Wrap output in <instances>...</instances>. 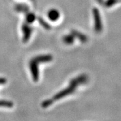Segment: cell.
Masks as SVG:
<instances>
[{
	"instance_id": "cell-7",
	"label": "cell",
	"mask_w": 121,
	"mask_h": 121,
	"mask_svg": "<svg viewBox=\"0 0 121 121\" xmlns=\"http://www.w3.org/2000/svg\"><path fill=\"white\" fill-rule=\"evenodd\" d=\"M71 34L75 37V38H77L82 43H86L88 41V37L84 34H82L80 32L76 31V30H72Z\"/></svg>"
},
{
	"instance_id": "cell-5",
	"label": "cell",
	"mask_w": 121,
	"mask_h": 121,
	"mask_svg": "<svg viewBox=\"0 0 121 121\" xmlns=\"http://www.w3.org/2000/svg\"><path fill=\"white\" fill-rule=\"evenodd\" d=\"M33 59L39 64L40 63L50 62L53 59V56L50 54H44V55H40V56L34 57Z\"/></svg>"
},
{
	"instance_id": "cell-14",
	"label": "cell",
	"mask_w": 121,
	"mask_h": 121,
	"mask_svg": "<svg viewBox=\"0 0 121 121\" xmlns=\"http://www.w3.org/2000/svg\"><path fill=\"white\" fill-rule=\"evenodd\" d=\"M6 82V80L4 78H0V84H4Z\"/></svg>"
},
{
	"instance_id": "cell-6",
	"label": "cell",
	"mask_w": 121,
	"mask_h": 121,
	"mask_svg": "<svg viewBox=\"0 0 121 121\" xmlns=\"http://www.w3.org/2000/svg\"><path fill=\"white\" fill-rule=\"evenodd\" d=\"M60 17V13L59 11L56 9H52L49 10L48 13V19L51 21H56Z\"/></svg>"
},
{
	"instance_id": "cell-4",
	"label": "cell",
	"mask_w": 121,
	"mask_h": 121,
	"mask_svg": "<svg viewBox=\"0 0 121 121\" xmlns=\"http://www.w3.org/2000/svg\"><path fill=\"white\" fill-rule=\"evenodd\" d=\"M22 30L23 32V41L26 43L30 39L33 29L28 23L26 22L24 23L22 26Z\"/></svg>"
},
{
	"instance_id": "cell-1",
	"label": "cell",
	"mask_w": 121,
	"mask_h": 121,
	"mask_svg": "<svg viewBox=\"0 0 121 121\" xmlns=\"http://www.w3.org/2000/svg\"><path fill=\"white\" fill-rule=\"evenodd\" d=\"M88 76L86 75H84V74L78 76L76 78H73L70 82V83H69L68 87L57 93L56 95H54V97L52 99V100L54 101L62 98L68 95L72 94V93L74 92V91L75 90L78 85L83 84V83H86L88 81Z\"/></svg>"
},
{
	"instance_id": "cell-12",
	"label": "cell",
	"mask_w": 121,
	"mask_h": 121,
	"mask_svg": "<svg viewBox=\"0 0 121 121\" xmlns=\"http://www.w3.org/2000/svg\"><path fill=\"white\" fill-rule=\"evenodd\" d=\"M13 106V103L10 101H0V106L9 107L11 108Z\"/></svg>"
},
{
	"instance_id": "cell-2",
	"label": "cell",
	"mask_w": 121,
	"mask_h": 121,
	"mask_svg": "<svg viewBox=\"0 0 121 121\" xmlns=\"http://www.w3.org/2000/svg\"><path fill=\"white\" fill-rule=\"evenodd\" d=\"M93 17H94V29L96 32L99 33L101 32L103 29L102 22H101V19L100 13L99 10L97 8H93Z\"/></svg>"
},
{
	"instance_id": "cell-8",
	"label": "cell",
	"mask_w": 121,
	"mask_h": 121,
	"mask_svg": "<svg viewBox=\"0 0 121 121\" xmlns=\"http://www.w3.org/2000/svg\"><path fill=\"white\" fill-rule=\"evenodd\" d=\"M75 37L72 34H68V35H64L62 37V41L66 45H72L73 44L75 40Z\"/></svg>"
},
{
	"instance_id": "cell-10",
	"label": "cell",
	"mask_w": 121,
	"mask_h": 121,
	"mask_svg": "<svg viewBox=\"0 0 121 121\" xmlns=\"http://www.w3.org/2000/svg\"><path fill=\"white\" fill-rule=\"evenodd\" d=\"M36 19V16L34 14V13H27V14H26V22L28 23V24H32L35 21Z\"/></svg>"
},
{
	"instance_id": "cell-9",
	"label": "cell",
	"mask_w": 121,
	"mask_h": 121,
	"mask_svg": "<svg viewBox=\"0 0 121 121\" xmlns=\"http://www.w3.org/2000/svg\"><path fill=\"white\" fill-rule=\"evenodd\" d=\"M15 9L19 13H28L29 8L27 4H18L16 6Z\"/></svg>"
},
{
	"instance_id": "cell-11",
	"label": "cell",
	"mask_w": 121,
	"mask_h": 121,
	"mask_svg": "<svg viewBox=\"0 0 121 121\" xmlns=\"http://www.w3.org/2000/svg\"><path fill=\"white\" fill-rule=\"evenodd\" d=\"M38 22H39V23L43 26V28H45V29L49 30V29H51V26H50L48 23L46 22V21H45L43 19H42V17H38Z\"/></svg>"
},
{
	"instance_id": "cell-3",
	"label": "cell",
	"mask_w": 121,
	"mask_h": 121,
	"mask_svg": "<svg viewBox=\"0 0 121 121\" xmlns=\"http://www.w3.org/2000/svg\"><path fill=\"white\" fill-rule=\"evenodd\" d=\"M38 63L35 62L33 59H31L29 62V67H30V69L31 70L32 78L35 82H37L39 78V70H38Z\"/></svg>"
},
{
	"instance_id": "cell-13",
	"label": "cell",
	"mask_w": 121,
	"mask_h": 121,
	"mask_svg": "<svg viewBox=\"0 0 121 121\" xmlns=\"http://www.w3.org/2000/svg\"><path fill=\"white\" fill-rule=\"evenodd\" d=\"M54 102L53 100H52V99H47V100L45 101H43V103H42V107L43 108H47L48 106H50L51 104H52V103Z\"/></svg>"
}]
</instances>
